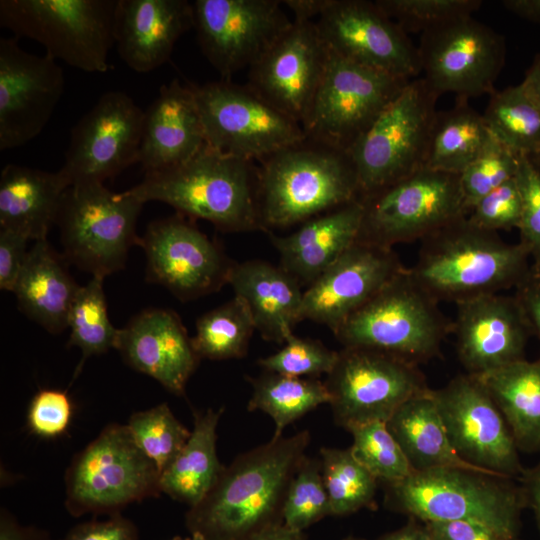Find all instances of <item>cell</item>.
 <instances>
[{
    "label": "cell",
    "instance_id": "cell-58",
    "mask_svg": "<svg viewBox=\"0 0 540 540\" xmlns=\"http://www.w3.org/2000/svg\"><path fill=\"white\" fill-rule=\"evenodd\" d=\"M502 6L522 19L540 23V0H504Z\"/></svg>",
    "mask_w": 540,
    "mask_h": 540
},
{
    "label": "cell",
    "instance_id": "cell-25",
    "mask_svg": "<svg viewBox=\"0 0 540 540\" xmlns=\"http://www.w3.org/2000/svg\"><path fill=\"white\" fill-rule=\"evenodd\" d=\"M116 350L131 368L179 396L200 361L180 317L163 308L145 309L131 318L119 329Z\"/></svg>",
    "mask_w": 540,
    "mask_h": 540
},
{
    "label": "cell",
    "instance_id": "cell-27",
    "mask_svg": "<svg viewBox=\"0 0 540 540\" xmlns=\"http://www.w3.org/2000/svg\"><path fill=\"white\" fill-rule=\"evenodd\" d=\"M206 145L191 84L174 79L161 86L144 111L139 163L145 172L182 164Z\"/></svg>",
    "mask_w": 540,
    "mask_h": 540
},
{
    "label": "cell",
    "instance_id": "cell-17",
    "mask_svg": "<svg viewBox=\"0 0 540 540\" xmlns=\"http://www.w3.org/2000/svg\"><path fill=\"white\" fill-rule=\"evenodd\" d=\"M144 110L125 92L104 93L74 125L59 169L69 187L103 183L139 163Z\"/></svg>",
    "mask_w": 540,
    "mask_h": 540
},
{
    "label": "cell",
    "instance_id": "cell-45",
    "mask_svg": "<svg viewBox=\"0 0 540 540\" xmlns=\"http://www.w3.org/2000/svg\"><path fill=\"white\" fill-rule=\"evenodd\" d=\"M377 5L407 34L433 29L455 19L470 16L481 0H376Z\"/></svg>",
    "mask_w": 540,
    "mask_h": 540
},
{
    "label": "cell",
    "instance_id": "cell-3",
    "mask_svg": "<svg viewBox=\"0 0 540 540\" xmlns=\"http://www.w3.org/2000/svg\"><path fill=\"white\" fill-rule=\"evenodd\" d=\"M144 203L159 201L224 232L262 230L258 211V166L207 144L174 167L145 172L128 189Z\"/></svg>",
    "mask_w": 540,
    "mask_h": 540
},
{
    "label": "cell",
    "instance_id": "cell-23",
    "mask_svg": "<svg viewBox=\"0 0 540 540\" xmlns=\"http://www.w3.org/2000/svg\"><path fill=\"white\" fill-rule=\"evenodd\" d=\"M404 269L393 248L356 241L304 290L302 321L334 332Z\"/></svg>",
    "mask_w": 540,
    "mask_h": 540
},
{
    "label": "cell",
    "instance_id": "cell-6",
    "mask_svg": "<svg viewBox=\"0 0 540 540\" xmlns=\"http://www.w3.org/2000/svg\"><path fill=\"white\" fill-rule=\"evenodd\" d=\"M407 268L334 332L343 347L382 351L419 365L440 356L452 321Z\"/></svg>",
    "mask_w": 540,
    "mask_h": 540
},
{
    "label": "cell",
    "instance_id": "cell-46",
    "mask_svg": "<svg viewBox=\"0 0 540 540\" xmlns=\"http://www.w3.org/2000/svg\"><path fill=\"white\" fill-rule=\"evenodd\" d=\"M337 357L338 351L331 350L319 340L300 338L293 333L286 339L282 349L260 358L258 364L267 372L317 378L330 373Z\"/></svg>",
    "mask_w": 540,
    "mask_h": 540
},
{
    "label": "cell",
    "instance_id": "cell-9",
    "mask_svg": "<svg viewBox=\"0 0 540 540\" xmlns=\"http://www.w3.org/2000/svg\"><path fill=\"white\" fill-rule=\"evenodd\" d=\"M67 511L119 514L127 505L161 492L160 473L126 425H107L72 460L65 476Z\"/></svg>",
    "mask_w": 540,
    "mask_h": 540
},
{
    "label": "cell",
    "instance_id": "cell-57",
    "mask_svg": "<svg viewBox=\"0 0 540 540\" xmlns=\"http://www.w3.org/2000/svg\"><path fill=\"white\" fill-rule=\"evenodd\" d=\"M282 3L294 14V21L308 22L322 14L329 0H286Z\"/></svg>",
    "mask_w": 540,
    "mask_h": 540
},
{
    "label": "cell",
    "instance_id": "cell-26",
    "mask_svg": "<svg viewBox=\"0 0 540 540\" xmlns=\"http://www.w3.org/2000/svg\"><path fill=\"white\" fill-rule=\"evenodd\" d=\"M193 27V4L186 0H118L115 44L130 69L147 73L165 64Z\"/></svg>",
    "mask_w": 540,
    "mask_h": 540
},
{
    "label": "cell",
    "instance_id": "cell-10",
    "mask_svg": "<svg viewBox=\"0 0 540 540\" xmlns=\"http://www.w3.org/2000/svg\"><path fill=\"white\" fill-rule=\"evenodd\" d=\"M438 98L423 78L411 80L348 150L360 197L424 168Z\"/></svg>",
    "mask_w": 540,
    "mask_h": 540
},
{
    "label": "cell",
    "instance_id": "cell-13",
    "mask_svg": "<svg viewBox=\"0 0 540 540\" xmlns=\"http://www.w3.org/2000/svg\"><path fill=\"white\" fill-rule=\"evenodd\" d=\"M191 85L206 144L215 150L259 162L306 138L299 122L276 109L247 84L222 79Z\"/></svg>",
    "mask_w": 540,
    "mask_h": 540
},
{
    "label": "cell",
    "instance_id": "cell-33",
    "mask_svg": "<svg viewBox=\"0 0 540 540\" xmlns=\"http://www.w3.org/2000/svg\"><path fill=\"white\" fill-rule=\"evenodd\" d=\"M476 377L502 413L519 451L540 453V357Z\"/></svg>",
    "mask_w": 540,
    "mask_h": 540
},
{
    "label": "cell",
    "instance_id": "cell-36",
    "mask_svg": "<svg viewBox=\"0 0 540 540\" xmlns=\"http://www.w3.org/2000/svg\"><path fill=\"white\" fill-rule=\"evenodd\" d=\"M252 395L249 411H261L270 416L275 429L273 439L282 437L283 430L322 404L330 396L324 382L317 378H300L273 372L250 378Z\"/></svg>",
    "mask_w": 540,
    "mask_h": 540
},
{
    "label": "cell",
    "instance_id": "cell-53",
    "mask_svg": "<svg viewBox=\"0 0 540 540\" xmlns=\"http://www.w3.org/2000/svg\"><path fill=\"white\" fill-rule=\"evenodd\" d=\"M514 296L522 308L532 335L540 342V267L531 264Z\"/></svg>",
    "mask_w": 540,
    "mask_h": 540
},
{
    "label": "cell",
    "instance_id": "cell-20",
    "mask_svg": "<svg viewBox=\"0 0 540 540\" xmlns=\"http://www.w3.org/2000/svg\"><path fill=\"white\" fill-rule=\"evenodd\" d=\"M315 24L342 58L407 80L421 73L417 46L375 1L329 0Z\"/></svg>",
    "mask_w": 540,
    "mask_h": 540
},
{
    "label": "cell",
    "instance_id": "cell-50",
    "mask_svg": "<svg viewBox=\"0 0 540 540\" xmlns=\"http://www.w3.org/2000/svg\"><path fill=\"white\" fill-rule=\"evenodd\" d=\"M60 540H139V534L135 524L119 513L103 521L80 523Z\"/></svg>",
    "mask_w": 540,
    "mask_h": 540
},
{
    "label": "cell",
    "instance_id": "cell-49",
    "mask_svg": "<svg viewBox=\"0 0 540 540\" xmlns=\"http://www.w3.org/2000/svg\"><path fill=\"white\" fill-rule=\"evenodd\" d=\"M71 417L72 403L66 391L42 389L29 405L27 424L34 434L54 438L67 430Z\"/></svg>",
    "mask_w": 540,
    "mask_h": 540
},
{
    "label": "cell",
    "instance_id": "cell-48",
    "mask_svg": "<svg viewBox=\"0 0 540 540\" xmlns=\"http://www.w3.org/2000/svg\"><path fill=\"white\" fill-rule=\"evenodd\" d=\"M521 197L515 177L481 198L467 218L475 226L492 232L518 229Z\"/></svg>",
    "mask_w": 540,
    "mask_h": 540
},
{
    "label": "cell",
    "instance_id": "cell-63",
    "mask_svg": "<svg viewBox=\"0 0 540 540\" xmlns=\"http://www.w3.org/2000/svg\"><path fill=\"white\" fill-rule=\"evenodd\" d=\"M343 540H365V539L350 535V536L345 537Z\"/></svg>",
    "mask_w": 540,
    "mask_h": 540
},
{
    "label": "cell",
    "instance_id": "cell-47",
    "mask_svg": "<svg viewBox=\"0 0 540 540\" xmlns=\"http://www.w3.org/2000/svg\"><path fill=\"white\" fill-rule=\"evenodd\" d=\"M515 181L521 197L519 242L531 264L540 267V172L528 156L521 155Z\"/></svg>",
    "mask_w": 540,
    "mask_h": 540
},
{
    "label": "cell",
    "instance_id": "cell-51",
    "mask_svg": "<svg viewBox=\"0 0 540 540\" xmlns=\"http://www.w3.org/2000/svg\"><path fill=\"white\" fill-rule=\"evenodd\" d=\"M29 239L16 231L0 227V288L13 291L25 264Z\"/></svg>",
    "mask_w": 540,
    "mask_h": 540
},
{
    "label": "cell",
    "instance_id": "cell-24",
    "mask_svg": "<svg viewBox=\"0 0 540 540\" xmlns=\"http://www.w3.org/2000/svg\"><path fill=\"white\" fill-rule=\"evenodd\" d=\"M455 305L451 333L467 374L479 376L525 359L532 333L514 295H484Z\"/></svg>",
    "mask_w": 540,
    "mask_h": 540
},
{
    "label": "cell",
    "instance_id": "cell-34",
    "mask_svg": "<svg viewBox=\"0 0 540 540\" xmlns=\"http://www.w3.org/2000/svg\"><path fill=\"white\" fill-rule=\"evenodd\" d=\"M223 411L207 409L194 414L188 441L160 475L161 492L189 508L210 492L225 467L216 452V430Z\"/></svg>",
    "mask_w": 540,
    "mask_h": 540
},
{
    "label": "cell",
    "instance_id": "cell-62",
    "mask_svg": "<svg viewBox=\"0 0 540 540\" xmlns=\"http://www.w3.org/2000/svg\"><path fill=\"white\" fill-rule=\"evenodd\" d=\"M171 540H203V538L199 534L193 533L191 534V537L183 538L181 536H175Z\"/></svg>",
    "mask_w": 540,
    "mask_h": 540
},
{
    "label": "cell",
    "instance_id": "cell-30",
    "mask_svg": "<svg viewBox=\"0 0 540 540\" xmlns=\"http://www.w3.org/2000/svg\"><path fill=\"white\" fill-rule=\"evenodd\" d=\"M69 262L47 241H36L12 293L19 310L51 334L62 333L80 285L68 269Z\"/></svg>",
    "mask_w": 540,
    "mask_h": 540
},
{
    "label": "cell",
    "instance_id": "cell-55",
    "mask_svg": "<svg viewBox=\"0 0 540 540\" xmlns=\"http://www.w3.org/2000/svg\"><path fill=\"white\" fill-rule=\"evenodd\" d=\"M520 481L525 508L531 510L540 533V461L532 468L525 469Z\"/></svg>",
    "mask_w": 540,
    "mask_h": 540
},
{
    "label": "cell",
    "instance_id": "cell-40",
    "mask_svg": "<svg viewBox=\"0 0 540 540\" xmlns=\"http://www.w3.org/2000/svg\"><path fill=\"white\" fill-rule=\"evenodd\" d=\"M254 331L247 308L234 297L202 315L191 340L200 359H236L246 355Z\"/></svg>",
    "mask_w": 540,
    "mask_h": 540
},
{
    "label": "cell",
    "instance_id": "cell-22",
    "mask_svg": "<svg viewBox=\"0 0 540 540\" xmlns=\"http://www.w3.org/2000/svg\"><path fill=\"white\" fill-rule=\"evenodd\" d=\"M329 50L315 21H294L249 68L247 85L300 124L324 75Z\"/></svg>",
    "mask_w": 540,
    "mask_h": 540
},
{
    "label": "cell",
    "instance_id": "cell-16",
    "mask_svg": "<svg viewBox=\"0 0 540 540\" xmlns=\"http://www.w3.org/2000/svg\"><path fill=\"white\" fill-rule=\"evenodd\" d=\"M432 396L449 440L468 463L498 476L520 479L523 467L510 428L480 380L458 375Z\"/></svg>",
    "mask_w": 540,
    "mask_h": 540
},
{
    "label": "cell",
    "instance_id": "cell-18",
    "mask_svg": "<svg viewBox=\"0 0 540 540\" xmlns=\"http://www.w3.org/2000/svg\"><path fill=\"white\" fill-rule=\"evenodd\" d=\"M277 0H196L194 29L202 53L223 79L255 64L291 26Z\"/></svg>",
    "mask_w": 540,
    "mask_h": 540
},
{
    "label": "cell",
    "instance_id": "cell-1",
    "mask_svg": "<svg viewBox=\"0 0 540 540\" xmlns=\"http://www.w3.org/2000/svg\"><path fill=\"white\" fill-rule=\"evenodd\" d=\"M311 437L302 430L239 454L210 492L185 515L188 531L203 540H248L283 523L290 484Z\"/></svg>",
    "mask_w": 540,
    "mask_h": 540
},
{
    "label": "cell",
    "instance_id": "cell-38",
    "mask_svg": "<svg viewBox=\"0 0 540 540\" xmlns=\"http://www.w3.org/2000/svg\"><path fill=\"white\" fill-rule=\"evenodd\" d=\"M103 280L92 277L87 284L80 286L69 312L67 347L75 346L82 352L74 379L90 356L116 349L119 329L109 319Z\"/></svg>",
    "mask_w": 540,
    "mask_h": 540
},
{
    "label": "cell",
    "instance_id": "cell-11",
    "mask_svg": "<svg viewBox=\"0 0 540 540\" xmlns=\"http://www.w3.org/2000/svg\"><path fill=\"white\" fill-rule=\"evenodd\" d=\"M363 213L357 241L393 248L422 241L468 216L459 175L422 168L360 197Z\"/></svg>",
    "mask_w": 540,
    "mask_h": 540
},
{
    "label": "cell",
    "instance_id": "cell-15",
    "mask_svg": "<svg viewBox=\"0 0 540 540\" xmlns=\"http://www.w3.org/2000/svg\"><path fill=\"white\" fill-rule=\"evenodd\" d=\"M417 48L422 78L439 97L491 95L506 59L503 35L472 15L423 32Z\"/></svg>",
    "mask_w": 540,
    "mask_h": 540
},
{
    "label": "cell",
    "instance_id": "cell-29",
    "mask_svg": "<svg viewBox=\"0 0 540 540\" xmlns=\"http://www.w3.org/2000/svg\"><path fill=\"white\" fill-rule=\"evenodd\" d=\"M362 213L358 199L305 221L291 234L267 232L280 266L308 287L357 241Z\"/></svg>",
    "mask_w": 540,
    "mask_h": 540
},
{
    "label": "cell",
    "instance_id": "cell-59",
    "mask_svg": "<svg viewBox=\"0 0 540 540\" xmlns=\"http://www.w3.org/2000/svg\"><path fill=\"white\" fill-rule=\"evenodd\" d=\"M520 84L528 96L540 107V52L535 55Z\"/></svg>",
    "mask_w": 540,
    "mask_h": 540
},
{
    "label": "cell",
    "instance_id": "cell-52",
    "mask_svg": "<svg viewBox=\"0 0 540 540\" xmlns=\"http://www.w3.org/2000/svg\"><path fill=\"white\" fill-rule=\"evenodd\" d=\"M424 523L434 540H518L490 526L473 521Z\"/></svg>",
    "mask_w": 540,
    "mask_h": 540
},
{
    "label": "cell",
    "instance_id": "cell-35",
    "mask_svg": "<svg viewBox=\"0 0 540 540\" xmlns=\"http://www.w3.org/2000/svg\"><path fill=\"white\" fill-rule=\"evenodd\" d=\"M493 137L483 114L457 97L452 108L437 112L424 168L459 175Z\"/></svg>",
    "mask_w": 540,
    "mask_h": 540
},
{
    "label": "cell",
    "instance_id": "cell-61",
    "mask_svg": "<svg viewBox=\"0 0 540 540\" xmlns=\"http://www.w3.org/2000/svg\"><path fill=\"white\" fill-rule=\"evenodd\" d=\"M528 157L531 159V161L533 162L535 167L540 172V147L535 153H533L532 155H530Z\"/></svg>",
    "mask_w": 540,
    "mask_h": 540
},
{
    "label": "cell",
    "instance_id": "cell-42",
    "mask_svg": "<svg viewBox=\"0 0 540 540\" xmlns=\"http://www.w3.org/2000/svg\"><path fill=\"white\" fill-rule=\"evenodd\" d=\"M346 431L353 437V456L379 481L396 482L415 472L386 422L371 421Z\"/></svg>",
    "mask_w": 540,
    "mask_h": 540
},
{
    "label": "cell",
    "instance_id": "cell-39",
    "mask_svg": "<svg viewBox=\"0 0 540 540\" xmlns=\"http://www.w3.org/2000/svg\"><path fill=\"white\" fill-rule=\"evenodd\" d=\"M320 459L331 516L375 508L379 480L355 459L350 448L323 447Z\"/></svg>",
    "mask_w": 540,
    "mask_h": 540
},
{
    "label": "cell",
    "instance_id": "cell-43",
    "mask_svg": "<svg viewBox=\"0 0 540 540\" xmlns=\"http://www.w3.org/2000/svg\"><path fill=\"white\" fill-rule=\"evenodd\" d=\"M326 516H331V512L321 459L306 456L288 489L283 523L303 532Z\"/></svg>",
    "mask_w": 540,
    "mask_h": 540
},
{
    "label": "cell",
    "instance_id": "cell-14",
    "mask_svg": "<svg viewBox=\"0 0 540 540\" xmlns=\"http://www.w3.org/2000/svg\"><path fill=\"white\" fill-rule=\"evenodd\" d=\"M334 422L348 430L387 422L406 401L429 390L419 365L367 348L343 347L324 382Z\"/></svg>",
    "mask_w": 540,
    "mask_h": 540
},
{
    "label": "cell",
    "instance_id": "cell-54",
    "mask_svg": "<svg viewBox=\"0 0 540 540\" xmlns=\"http://www.w3.org/2000/svg\"><path fill=\"white\" fill-rule=\"evenodd\" d=\"M0 540H53L50 534L34 526L21 525L6 509L0 513Z\"/></svg>",
    "mask_w": 540,
    "mask_h": 540
},
{
    "label": "cell",
    "instance_id": "cell-32",
    "mask_svg": "<svg viewBox=\"0 0 540 540\" xmlns=\"http://www.w3.org/2000/svg\"><path fill=\"white\" fill-rule=\"evenodd\" d=\"M386 424L414 471L462 468L498 476L459 456L449 440L432 389L403 403Z\"/></svg>",
    "mask_w": 540,
    "mask_h": 540
},
{
    "label": "cell",
    "instance_id": "cell-28",
    "mask_svg": "<svg viewBox=\"0 0 540 540\" xmlns=\"http://www.w3.org/2000/svg\"><path fill=\"white\" fill-rule=\"evenodd\" d=\"M227 284L247 308L255 330L267 341L285 343L302 321V285L281 266L263 260L234 262Z\"/></svg>",
    "mask_w": 540,
    "mask_h": 540
},
{
    "label": "cell",
    "instance_id": "cell-37",
    "mask_svg": "<svg viewBox=\"0 0 540 540\" xmlns=\"http://www.w3.org/2000/svg\"><path fill=\"white\" fill-rule=\"evenodd\" d=\"M492 135L518 155L530 156L540 147V107L521 84L495 90L483 113Z\"/></svg>",
    "mask_w": 540,
    "mask_h": 540
},
{
    "label": "cell",
    "instance_id": "cell-31",
    "mask_svg": "<svg viewBox=\"0 0 540 540\" xmlns=\"http://www.w3.org/2000/svg\"><path fill=\"white\" fill-rule=\"evenodd\" d=\"M68 187L59 170L6 165L0 176V227L19 232L29 240L46 239L56 224Z\"/></svg>",
    "mask_w": 540,
    "mask_h": 540
},
{
    "label": "cell",
    "instance_id": "cell-12",
    "mask_svg": "<svg viewBox=\"0 0 540 540\" xmlns=\"http://www.w3.org/2000/svg\"><path fill=\"white\" fill-rule=\"evenodd\" d=\"M410 81L329 50L324 75L301 123L306 138L348 151Z\"/></svg>",
    "mask_w": 540,
    "mask_h": 540
},
{
    "label": "cell",
    "instance_id": "cell-21",
    "mask_svg": "<svg viewBox=\"0 0 540 540\" xmlns=\"http://www.w3.org/2000/svg\"><path fill=\"white\" fill-rule=\"evenodd\" d=\"M17 37L0 38V150L14 149L38 136L64 91L56 60L35 55Z\"/></svg>",
    "mask_w": 540,
    "mask_h": 540
},
{
    "label": "cell",
    "instance_id": "cell-5",
    "mask_svg": "<svg viewBox=\"0 0 540 540\" xmlns=\"http://www.w3.org/2000/svg\"><path fill=\"white\" fill-rule=\"evenodd\" d=\"M385 485V506L422 522L473 521L518 539L525 503L511 479L462 469L415 471Z\"/></svg>",
    "mask_w": 540,
    "mask_h": 540
},
{
    "label": "cell",
    "instance_id": "cell-56",
    "mask_svg": "<svg viewBox=\"0 0 540 540\" xmlns=\"http://www.w3.org/2000/svg\"><path fill=\"white\" fill-rule=\"evenodd\" d=\"M376 540H434V538L424 522L409 518L406 524Z\"/></svg>",
    "mask_w": 540,
    "mask_h": 540
},
{
    "label": "cell",
    "instance_id": "cell-4",
    "mask_svg": "<svg viewBox=\"0 0 540 540\" xmlns=\"http://www.w3.org/2000/svg\"><path fill=\"white\" fill-rule=\"evenodd\" d=\"M261 228H286L360 199L348 151L305 138L259 161Z\"/></svg>",
    "mask_w": 540,
    "mask_h": 540
},
{
    "label": "cell",
    "instance_id": "cell-19",
    "mask_svg": "<svg viewBox=\"0 0 540 540\" xmlns=\"http://www.w3.org/2000/svg\"><path fill=\"white\" fill-rule=\"evenodd\" d=\"M141 246L146 256V279L168 289L181 301L213 293L227 284L234 262L188 217L152 221Z\"/></svg>",
    "mask_w": 540,
    "mask_h": 540
},
{
    "label": "cell",
    "instance_id": "cell-8",
    "mask_svg": "<svg viewBox=\"0 0 540 540\" xmlns=\"http://www.w3.org/2000/svg\"><path fill=\"white\" fill-rule=\"evenodd\" d=\"M144 204L129 190L116 193L103 183L68 187L56 221L66 260L92 277L122 270L131 247L139 245L136 224Z\"/></svg>",
    "mask_w": 540,
    "mask_h": 540
},
{
    "label": "cell",
    "instance_id": "cell-41",
    "mask_svg": "<svg viewBox=\"0 0 540 540\" xmlns=\"http://www.w3.org/2000/svg\"><path fill=\"white\" fill-rule=\"evenodd\" d=\"M127 426L137 446L156 465L160 475L176 458L191 434L166 403L133 413Z\"/></svg>",
    "mask_w": 540,
    "mask_h": 540
},
{
    "label": "cell",
    "instance_id": "cell-60",
    "mask_svg": "<svg viewBox=\"0 0 540 540\" xmlns=\"http://www.w3.org/2000/svg\"><path fill=\"white\" fill-rule=\"evenodd\" d=\"M248 540H306V536L304 532L293 530L282 523L269 527Z\"/></svg>",
    "mask_w": 540,
    "mask_h": 540
},
{
    "label": "cell",
    "instance_id": "cell-44",
    "mask_svg": "<svg viewBox=\"0 0 540 540\" xmlns=\"http://www.w3.org/2000/svg\"><path fill=\"white\" fill-rule=\"evenodd\" d=\"M521 155L495 137L460 174L459 181L468 214L485 195L516 176Z\"/></svg>",
    "mask_w": 540,
    "mask_h": 540
},
{
    "label": "cell",
    "instance_id": "cell-2",
    "mask_svg": "<svg viewBox=\"0 0 540 540\" xmlns=\"http://www.w3.org/2000/svg\"><path fill=\"white\" fill-rule=\"evenodd\" d=\"M421 242L411 278L438 303L498 294L516 286L530 269V255L520 243L472 224L467 216Z\"/></svg>",
    "mask_w": 540,
    "mask_h": 540
},
{
    "label": "cell",
    "instance_id": "cell-7",
    "mask_svg": "<svg viewBox=\"0 0 540 540\" xmlns=\"http://www.w3.org/2000/svg\"><path fill=\"white\" fill-rule=\"evenodd\" d=\"M118 0H1L0 25L85 72L109 69Z\"/></svg>",
    "mask_w": 540,
    "mask_h": 540
}]
</instances>
